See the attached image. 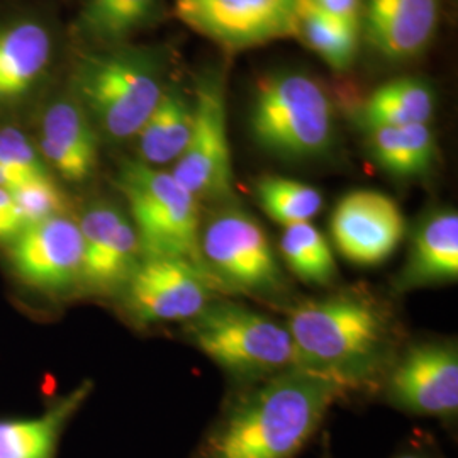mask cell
<instances>
[{"mask_svg": "<svg viewBox=\"0 0 458 458\" xmlns=\"http://www.w3.org/2000/svg\"><path fill=\"white\" fill-rule=\"evenodd\" d=\"M346 394L306 369L250 384L219 411L191 458H295Z\"/></svg>", "mask_w": 458, "mask_h": 458, "instance_id": "1", "label": "cell"}, {"mask_svg": "<svg viewBox=\"0 0 458 458\" xmlns=\"http://www.w3.org/2000/svg\"><path fill=\"white\" fill-rule=\"evenodd\" d=\"M285 327L301 369L335 380L348 394L372 386L397 335L389 306L361 287L299 302Z\"/></svg>", "mask_w": 458, "mask_h": 458, "instance_id": "2", "label": "cell"}, {"mask_svg": "<svg viewBox=\"0 0 458 458\" xmlns=\"http://www.w3.org/2000/svg\"><path fill=\"white\" fill-rule=\"evenodd\" d=\"M166 55L149 47L115 45L81 56L72 75V96L109 141L134 138L164 96Z\"/></svg>", "mask_w": 458, "mask_h": 458, "instance_id": "3", "label": "cell"}, {"mask_svg": "<svg viewBox=\"0 0 458 458\" xmlns=\"http://www.w3.org/2000/svg\"><path fill=\"white\" fill-rule=\"evenodd\" d=\"M250 131L259 147L278 158H319L335 141L333 102L327 89L310 73H268L255 89Z\"/></svg>", "mask_w": 458, "mask_h": 458, "instance_id": "4", "label": "cell"}, {"mask_svg": "<svg viewBox=\"0 0 458 458\" xmlns=\"http://www.w3.org/2000/svg\"><path fill=\"white\" fill-rule=\"evenodd\" d=\"M189 342L223 370L259 382L301 369L285 325L231 301H214L185 323Z\"/></svg>", "mask_w": 458, "mask_h": 458, "instance_id": "5", "label": "cell"}, {"mask_svg": "<svg viewBox=\"0 0 458 458\" xmlns=\"http://www.w3.org/2000/svg\"><path fill=\"white\" fill-rule=\"evenodd\" d=\"M199 259L217 293L277 297L287 280L260 221L236 199L216 204L200 223Z\"/></svg>", "mask_w": 458, "mask_h": 458, "instance_id": "6", "label": "cell"}, {"mask_svg": "<svg viewBox=\"0 0 458 458\" xmlns=\"http://www.w3.org/2000/svg\"><path fill=\"white\" fill-rule=\"evenodd\" d=\"M115 185L128 202L143 259L174 257L200 267V202L170 172L140 160H123Z\"/></svg>", "mask_w": 458, "mask_h": 458, "instance_id": "7", "label": "cell"}, {"mask_svg": "<svg viewBox=\"0 0 458 458\" xmlns=\"http://www.w3.org/2000/svg\"><path fill=\"white\" fill-rule=\"evenodd\" d=\"M194 130L170 174L199 202L234 200V172L228 138L225 77L209 72L194 90Z\"/></svg>", "mask_w": 458, "mask_h": 458, "instance_id": "8", "label": "cell"}, {"mask_svg": "<svg viewBox=\"0 0 458 458\" xmlns=\"http://www.w3.org/2000/svg\"><path fill=\"white\" fill-rule=\"evenodd\" d=\"M121 297L136 323H187L217 301V289L196 263L158 257L141 260Z\"/></svg>", "mask_w": 458, "mask_h": 458, "instance_id": "9", "label": "cell"}, {"mask_svg": "<svg viewBox=\"0 0 458 458\" xmlns=\"http://www.w3.org/2000/svg\"><path fill=\"white\" fill-rule=\"evenodd\" d=\"M299 0H174L175 16L228 53L293 38Z\"/></svg>", "mask_w": 458, "mask_h": 458, "instance_id": "10", "label": "cell"}, {"mask_svg": "<svg viewBox=\"0 0 458 458\" xmlns=\"http://www.w3.org/2000/svg\"><path fill=\"white\" fill-rule=\"evenodd\" d=\"M5 248L14 276L38 293L64 295L82 285V233L66 214L28 226Z\"/></svg>", "mask_w": 458, "mask_h": 458, "instance_id": "11", "label": "cell"}, {"mask_svg": "<svg viewBox=\"0 0 458 458\" xmlns=\"http://www.w3.org/2000/svg\"><path fill=\"white\" fill-rule=\"evenodd\" d=\"M77 223L83 240L81 287L92 294H121L143 260L130 214L109 200H96Z\"/></svg>", "mask_w": 458, "mask_h": 458, "instance_id": "12", "label": "cell"}, {"mask_svg": "<svg viewBox=\"0 0 458 458\" xmlns=\"http://www.w3.org/2000/svg\"><path fill=\"white\" fill-rule=\"evenodd\" d=\"M329 228L333 243L348 262L372 267L393 255L404 238L406 223L393 197L361 189L340 199Z\"/></svg>", "mask_w": 458, "mask_h": 458, "instance_id": "13", "label": "cell"}, {"mask_svg": "<svg viewBox=\"0 0 458 458\" xmlns=\"http://www.w3.org/2000/svg\"><path fill=\"white\" fill-rule=\"evenodd\" d=\"M394 408L420 416L452 420L458 411L455 344H421L394 365L387 384Z\"/></svg>", "mask_w": 458, "mask_h": 458, "instance_id": "14", "label": "cell"}, {"mask_svg": "<svg viewBox=\"0 0 458 458\" xmlns=\"http://www.w3.org/2000/svg\"><path fill=\"white\" fill-rule=\"evenodd\" d=\"M440 14L442 0H363L360 33L382 58L406 62L429 47Z\"/></svg>", "mask_w": 458, "mask_h": 458, "instance_id": "15", "label": "cell"}, {"mask_svg": "<svg viewBox=\"0 0 458 458\" xmlns=\"http://www.w3.org/2000/svg\"><path fill=\"white\" fill-rule=\"evenodd\" d=\"M38 149L49 170L68 182L87 181L98 162V132L70 94L49 104L41 121Z\"/></svg>", "mask_w": 458, "mask_h": 458, "instance_id": "16", "label": "cell"}, {"mask_svg": "<svg viewBox=\"0 0 458 458\" xmlns=\"http://www.w3.org/2000/svg\"><path fill=\"white\" fill-rule=\"evenodd\" d=\"M458 278V214L437 209L414 229L410 257L395 282V289L411 291L448 284Z\"/></svg>", "mask_w": 458, "mask_h": 458, "instance_id": "17", "label": "cell"}, {"mask_svg": "<svg viewBox=\"0 0 458 458\" xmlns=\"http://www.w3.org/2000/svg\"><path fill=\"white\" fill-rule=\"evenodd\" d=\"M53 39L34 19H17L0 28V107L30 96L48 70Z\"/></svg>", "mask_w": 458, "mask_h": 458, "instance_id": "18", "label": "cell"}, {"mask_svg": "<svg viewBox=\"0 0 458 458\" xmlns=\"http://www.w3.org/2000/svg\"><path fill=\"white\" fill-rule=\"evenodd\" d=\"M194 117V96H189L179 85H168L147 123L134 136L136 160L155 168L175 164L189 145Z\"/></svg>", "mask_w": 458, "mask_h": 458, "instance_id": "19", "label": "cell"}, {"mask_svg": "<svg viewBox=\"0 0 458 458\" xmlns=\"http://www.w3.org/2000/svg\"><path fill=\"white\" fill-rule=\"evenodd\" d=\"M94 391L92 380H83L72 393L58 399L43 416L0 421V458H56L66 425Z\"/></svg>", "mask_w": 458, "mask_h": 458, "instance_id": "20", "label": "cell"}, {"mask_svg": "<svg viewBox=\"0 0 458 458\" xmlns=\"http://www.w3.org/2000/svg\"><path fill=\"white\" fill-rule=\"evenodd\" d=\"M437 94L423 79L401 77L380 85L361 104L360 124L365 131L428 124L435 114Z\"/></svg>", "mask_w": 458, "mask_h": 458, "instance_id": "21", "label": "cell"}, {"mask_svg": "<svg viewBox=\"0 0 458 458\" xmlns=\"http://www.w3.org/2000/svg\"><path fill=\"white\" fill-rule=\"evenodd\" d=\"M360 34V24L331 16L311 0H299L293 38L316 53L335 72L342 73L355 64Z\"/></svg>", "mask_w": 458, "mask_h": 458, "instance_id": "22", "label": "cell"}, {"mask_svg": "<svg viewBox=\"0 0 458 458\" xmlns=\"http://www.w3.org/2000/svg\"><path fill=\"white\" fill-rule=\"evenodd\" d=\"M365 134L374 162L397 179L421 177L435 162L437 141L428 124L376 128Z\"/></svg>", "mask_w": 458, "mask_h": 458, "instance_id": "23", "label": "cell"}, {"mask_svg": "<svg viewBox=\"0 0 458 458\" xmlns=\"http://www.w3.org/2000/svg\"><path fill=\"white\" fill-rule=\"evenodd\" d=\"M162 0H87L77 19V31L98 48L124 45L147 28Z\"/></svg>", "mask_w": 458, "mask_h": 458, "instance_id": "24", "label": "cell"}, {"mask_svg": "<svg viewBox=\"0 0 458 458\" xmlns=\"http://www.w3.org/2000/svg\"><path fill=\"white\" fill-rule=\"evenodd\" d=\"M278 248L285 267L304 284L327 287L338 278L331 246L311 223L285 226Z\"/></svg>", "mask_w": 458, "mask_h": 458, "instance_id": "25", "label": "cell"}, {"mask_svg": "<svg viewBox=\"0 0 458 458\" xmlns=\"http://www.w3.org/2000/svg\"><path fill=\"white\" fill-rule=\"evenodd\" d=\"M255 196L265 214L284 228L310 223L323 209V196L316 187L277 175L259 179Z\"/></svg>", "mask_w": 458, "mask_h": 458, "instance_id": "26", "label": "cell"}, {"mask_svg": "<svg viewBox=\"0 0 458 458\" xmlns=\"http://www.w3.org/2000/svg\"><path fill=\"white\" fill-rule=\"evenodd\" d=\"M24 228L66 214V197L53 177L33 179L11 192Z\"/></svg>", "mask_w": 458, "mask_h": 458, "instance_id": "27", "label": "cell"}, {"mask_svg": "<svg viewBox=\"0 0 458 458\" xmlns=\"http://www.w3.org/2000/svg\"><path fill=\"white\" fill-rule=\"evenodd\" d=\"M0 165L26 181L53 177L48 165L28 134L7 126L0 130Z\"/></svg>", "mask_w": 458, "mask_h": 458, "instance_id": "28", "label": "cell"}, {"mask_svg": "<svg viewBox=\"0 0 458 458\" xmlns=\"http://www.w3.org/2000/svg\"><path fill=\"white\" fill-rule=\"evenodd\" d=\"M24 229L11 192L0 189V245L13 243Z\"/></svg>", "mask_w": 458, "mask_h": 458, "instance_id": "29", "label": "cell"}, {"mask_svg": "<svg viewBox=\"0 0 458 458\" xmlns=\"http://www.w3.org/2000/svg\"><path fill=\"white\" fill-rule=\"evenodd\" d=\"M316 7L331 16L340 17L348 22L360 24L363 0H311Z\"/></svg>", "mask_w": 458, "mask_h": 458, "instance_id": "30", "label": "cell"}, {"mask_svg": "<svg viewBox=\"0 0 458 458\" xmlns=\"http://www.w3.org/2000/svg\"><path fill=\"white\" fill-rule=\"evenodd\" d=\"M393 458H440L425 443H411L410 446L399 450Z\"/></svg>", "mask_w": 458, "mask_h": 458, "instance_id": "31", "label": "cell"}, {"mask_svg": "<svg viewBox=\"0 0 458 458\" xmlns=\"http://www.w3.org/2000/svg\"><path fill=\"white\" fill-rule=\"evenodd\" d=\"M325 458H329V455H327H327H325Z\"/></svg>", "mask_w": 458, "mask_h": 458, "instance_id": "32", "label": "cell"}]
</instances>
